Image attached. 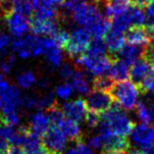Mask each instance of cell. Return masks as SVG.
I'll return each instance as SVG.
<instances>
[{
    "mask_svg": "<svg viewBox=\"0 0 154 154\" xmlns=\"http://www.w3.org/2000/svg\"><path fill=\"white\" fill-rule=\"evenodd\" d=\"M125 40L128 44L134 45H146L149 43L150 36L144 26H133L126 31Z\"/></svg>",
    "mask_w": 154,
    "mask_h": 154,
    "instance_id": "cell-13",
    "label": "cell"
},
{
    "mask_svg": "<svg viewBox=\"0 0 154 154\" xmlns=\"http://www.w3.org/2000/svg\"><path fill=\"white\" fill-rule=\"evenodd\" d=\"M43 1H44V4H45L46 6L57 9L58 7L63 6L65 0H43Z\"/></svg>",
    "mask_w": 154,
    "mask_h": 154,
    "instance_id": "cell-43",
    "label": "cell"
},
{
    "mask_svg": "<svg viewBox=\"0 0 154 154\" xmlns=\"http://www.w3.org/2000/svg\"><path fill=\"white\" fill-rule=\"evenodd\" d=\"M18 85L23 88H29L35 85V77L31 71H25V72L18 75L17 77Z\"/></svg>",
    "mask_w": 154,
    "mask_h": 154,
    "instance_id": "cell-32",
    "label": "cell"
},
{
    "mask_svg": "<svg viewBox=\"0 0 154 154\" xmlns=\"http://www.w3.org/2000/svg\"><path fill=\"white\" fill-rule=\"evenodd\" d=\"M2 102L1 112L3 113H11L17 111V107L21 105L22 95L19 88L15 85H9L5 92L0 96Z\"/></svg>",
    "mask_w": 154,
    "mask_h": 154,
    "instance_id": "cell-10",
    "label": "cell"
},
{
    "mask_svg": "<svg viewBox=\"0 0 154 154\" xmlns=\"http://www.w3.org/2000/svg\"><path fill=\"white\" fill-rule=\"evenodd\" d=\"M138 93V88L131 82L128 81L114 84L109 91L112 99L126 110H133L136 108Z\"/></svg>",
    "mask_w": 154,
    "mask_h": 154,
    "instance_id": "cell-2",
    "label": "cell"
},
{
    "mask_svg": "<svg viewBox=\"0 0 154 154\" xmlns=\"http://www.w3.org/2000/svg\"><path fill=\"white\" fill-rule=\"evenodd\" d=\"M145 9L148 17H154V0H151V2L149 3Z\"/></svg>",
    "mask_w": 154,
    "mask_h": 154,
    "instance_id": "cell-48",
    "label": "cell"
},
{
    "mask_svg": "<svg viewBox=\"0 0 154 154\" xmlns=\"http://www.w3.org/2000/svg\"><path fill=\"white\" fill-rule=\"evenodd\" d=\"M59 128L62 130L66 137L71 141L76 142V144L84 142V136H82L81 127L79 126L77 122H74L69 119H65L61 125L59 126Z\"/></svg>",
    "mask_w": 154,
    "mask_h": 154,
    "instance_id": "cell-20",
    "label": "cell"
},
{
    "mask_svg": "<svg viewBox=\"0 0 154 154\" xmlns=\"http://www.w3.org/2000/svg\"><path fill=\"white\" fill-rule=\"evenodd\" d=\"M106 44L102 38H92L84 53L88 56H101L106 52Z\"/></svg>",
    "mask_w": 154,
    "mask_h": 154,
    "instance_id": "cell-24",
    "label": "cell"
},
{
    "mask_svg": "<svg viewBox=\"0 0 154 154\" xmlns=\"http://www.w3.org/2000/svg\"><path fill=\"white\" fill-rule=\"evenodd\" d=\"M3 17L5 19L11 35L18 38H20L31 29V22H29V18L22 16L18 13L11 11V12L5 14Z\"/></svg>",
    "mask_w": 154,
    "mask_h": 154,
    "instance_id": "cell-9",
    "label": "cell"
},
{
    "mask_svg": "<svg viewBox=\"0 0 154 154\" xmlns=\"http://www.w3.org/2000/svg\"><path fill=\"white\" fill-rule=\"evenodd\" d=\"M128 154H140V153H138V150L134 149V150H131V151L128 152Z\"/></svg>",
    "mask_w": 154,
    "mask_h": 154,
    "instance_id": "cell-52",
    "label": "cell"
},
{
    "mask_svg": "<svg viewBox=\"0 0 154 154\" xmlns=\"http://www.w3.org/2000/svg\"><path fill=\"white\" fill-rule=\"evenodd\" d=\"M66 154H93V153L89 146L85 144L84 142H81V143H77L75 147L69 149Z\"/></svg>",
    "mask_w": 154,
    "mask_h": 154,
    "instance_id": "cell-38",
    "label": "cell"
},
{
    "mask_svg": "<svg viewBox=\"0 0 154 154\" xmlns=\"http://www.w3.org/2000/svg\"><path fill=\"white\" fill-rule=\"evenodd\" d=\"M113 81L111 80L108 76H96L92 80V88L93 91H110L111 88L113 86Z\"/></svg>",
    "mask_w": 154,
    "mask_h": 154,
    "instance_id": "cell-27",
    "label": "cell"
},
{
    "mask_svg": "<svg viewBox=\"0 0 154 154\" xmlns=\"http://www.w3.org/2000/svg\"><path fill=\"white\" fill-rule=\"evenodd\" d=\"M8 84L4 78V75H3L1 72H0V96H1L3 93L5 92V91L8 88Z\"/></svg>",
    "mask_w": 154,
    "mask_h": 154,
    "instance_id": "cell-45",
    "label": "cell"
},
{
    "mask_svg": "<svg viewBox=\"0 0 154 154\" xmlns=\"http://www.w3.org/2000/svg\"><path fill=\"white\" fill-rule=\"evenodd\" d=\"M103 144L102 138L99 136H92L88 138V146L93 149H99Z\"/></svg>",
    "mask_w": 154,
    "mask_h": 154,
    "instance_id": "cell-40",
    "label": "cell"
},
{
    "mask_svg": "<svg viewBox=\"0 0 154 154\" xmlns=\"http://www.w3.org/2000/svg\"><path fill=\"white\" fill-rule=\"evenodd\" d=\"M143 58L146 61H148L150 64H154V45H151L146 48Z\"/></svg>",
    "mask_w": 154,
    "mask_h": 154,
    "instance_id": "cell-42",
    "label": "cell"
},
{
    "mask_svg": "<svg viewBox=\"0 0 154 154\" xmlns=\"http://www.w3.org/2000/svg\"><path fill=\"white\" fill-rule=\"evenodd\" d=\"M101 15L98 5L95 3L85 2L80 4L72 12L73 20L75 23L82 26V27H88L93 21Z\"/></svg>",
    "mask_w": 154,
    "mask_h": 154,
    "instance_id": "cell-7",
    "label": "cell"
},
{
    "mask_svg": "<svg viewBox=\"0 0 154 154\" xmlns=\"http://www.w3.org/2000/svg\"><path fill=\"white\" fill-rule=\"evenodd\" d=\"M41 143L48 154H62L67 146V137L59 127L50 125L41 137Z\"/></svg>",
    "mask_w": 154,
    "mask_h": 154,
    "instance_id": "cell-4",
    "label": "cell"
},
{
    "mask_svg": "<svg viewBox=\"0 0 154 154\" xmlns=\"http://www.w3.org/2000/svg\"><path fill=\"white\" fill-rule=\"evenodd\" d=\"M51 38L53 39V41L56 43V45L59 46L60 48H64L67 42L69 41L70 38V33L69 32H67L64 29H57L56 31L50 35Z\"/></svg>",
    "mask_w": 154,
    "mask_h": 154,
    "instance_id": "cell-31",
    "label": "cell"
},
{
    "mask_svg": "<svg viewBox=\"0 0 154 154\" xmlns=\"http://www.w3.org/2000/svg\"><path fill=\"white\" fill-rule=\"evenodd\" d=\"M10 142L0 137V154H7L10 147Z\"/></svg>",
    "mask_w": 154,
    "mask_h": 154,
    "instance_id": "cell-44",
    "label": "cell"
},
{
    "mask_svg": "<svg viewBox=\"0 0 154 154\" xmlns=\"http://www.w3.org/2000/svg\"><path fill=\"white\" fill-rule=\"evenodd\" d=\"M85 29L88 32L89 35L92 38H102L110 31L111 23L109 21V19H107L101 14L95 21H93L88 27H86Z\"/></svg>",
    "mask_w": 154,
    "mask_h": 154,
    "instance_id": "cell-19",
    "label": "cell"
},
{
    "mask_svg": "<svg viewBox=\"0 0 154 154\" xmlns=\"http://www.w3.org/2000/svg\"><path fill=\"white\" fill-rule=\"evenodd\" d=\"M59 75H60V77H61V79H63V80H65V81H68L70 79H72L74 75L72 66H71L69 63L63 64L62 67L60 68Z\"/></svg>",
    "mask_w": 154,
    "mask_h": 154,
    "instance_id": "cell-39",
    "label": "cell"
},
{
    "mask_svg": "<svg viewBox=\"0 0 154 154\" xmlns=\"http://www.w3.org/2000/svg\"><path fill=\"white\" fill-rule=\"evenodd\" d=\"M153 129L150 125H137L131 133V141L137 146H143L151 144L153 137Z\"/></svg>",
    "mask_w": 154,
    "mask_h": 154,
    "instance_id": "cell-14",
    "label": "cell"
},
{
    "mask_svg": "<svg viewBox=\"0 0 154 154\" xmlns=\"http://www.w3.org/2000/svg\"><path fill=\"white\" fill-rule=\"evenodd\" d=\"M100 122L106 125L112 134H117V136L127 137L131 133V131L136 126L131 120L128 118L123 108L115 101L107 111L100 114Z\"/></svg>",
    "mask_w": 154,
    "mask_h": 154,
    "instance_id": "cell-1",
    "label": "cell"
},
{
    "mask_svg": "<svg viewBox=\"0 0 154 154\" xmlns=\"http://www.w3.org/2000/svg\"><path fill=\"white\" fill-rule=\"evenodd\" d=\"M46 112H47L48 118H49L50 125L52 126L59 127L63 123L64 120H65V115H64L62 109L60 107V105L58 104V102L54 104L53 106L50 107L49 109H47Z\"/></svg>",
    "mask_w": 154,
    "mask_h": 154,
    "instance_id": "cell-25",
    "label": "cell"
},
{
    "mask_svg": "<svg viewBox=\"0 0 154 154\" xmlns=\"http://www.w3.org/2000/svg\"><path fill=\"white\" fill-rule=\"evenodd\" d=\"M151 143L154 145V131H153V137H152V142H151Z\"/></svg>",
    "mask_w": 154,
    "mask_h": 154,
    "instance_id": "cell-54",
    "label": "cell"
},
{
    "mask_svg": "<svg viewBox=\"0 0 154 154\" xmlns=\"http://www.w3.org/2000/svg\"><path fill=\"white\" fill-rule=\"evenodd\" d=\"M44 54H45L46 61L51 68H56V67L60 66L62 61V53L60 47H58L57 45L52 46L49 49L44 51Z\"/></svg>",
    "mask_w": 154,
    "mask_h": 154,
    "instance_id": "cell-28",
    "label": "cell"
},
{
    "mask_svg": "<svg viewBox=\"0 0 154 154\" xmlns=\"http://www.w3.org/2000/svg\"><path fill=\"white\" fill-rule=\"evenodd\" d=\"M108 77L113 82H124L127 81L129 77L128 65L121 59H115L109 69Z\"/></svg>",
    "mask_w": 154,
    "mask_h": 154,
    "instance_id": "cell-22",
    "label": "cell"
},
{
    "mask_svg": "<svg viewBox=\"0 0 154 154\" xmlns=\"http://www.w3.org/2000/svg\"><path fill=\"white\" fill-rule=\"evenodd\" d=\"M91 35L85 28L75 29L70 35L69 41L64 47L67 55L71 58H76L82 55L88 47Z\"/></svg>",
    "mask_w": 154,
    "mask_h": 154,
    "instance_id": "cell-5",
    "label": "cell"
},
{
    "mask_svg": "<svg viewBox=\"0 0 154 154\" xmlns=\"http://www.w3.org/2000/svg\"><path fill=\"white\" fill-rule=\"evenodd\" d=\"M150 63L146 61L144 58L138 60L137 62L131 66V70L129 71V77L131 82L138 88L144 81L150 70Z\"/></svg>",
    "mask_w": 154,
    "mask_h": 154,
    "instance_id": "cell-16",
    "label": "cell"
},
{
    "mask_svg": "<svg viewBox=\"0 0 154 154\" xmlns=\"http://www.w3.org/2000/svg\"><path fill=\"white\" fill-rule=\"evenodd\" d=\"M85 103L86 109L96 112L98 114H102L112 106L114 100L107 92L93 91L88 94L86 98L85 99Z\"/></svg>",
    "mask_w": 154,
    "mask_h": 154,
    "instance_id": "cell-8",
    "label": "cell"
},
{
    "mask_svg": "<svg viewBox=\"0 0 154 154\" xmlns=\"http://www.w3.org/2000/svg\"><path fill=\"white\" fill-rule=\"evenodd\" d=\"M85 123L88 127L89 128H95L99 125V123L101 121V117H100V114L96 113V112H93L88 110V112H85Z\"/></svg>",
    "mask_w": 154,
    "mask_h": 154,
    "instance_id": "cell-35",
    "label": "cell"
},
{
    "mask_svg": "<svg viewBox=\"0 0 154 154\" xmlns=\"http://www.w3.org/2000/svg\"><path fill=\"white\" fill-rule=\"evenodd\" d=\"M71 85H72L73 88L76 89L81 94H88L89 91H91L88 80H86V76L81 70H77L74 73Z\"/></svg>",
    "mask_w": 154,
    "mask_h": 154,
    "instance_id": "cell-23",
    "label": "cell"
},
{
    "mask_svg": "<svg viewBox=\"0 0 154 154\" xmlns=\"http://www.w3.org/2000/svg\"><path fill=\"white\" fill-rule=\"evenodd\" d=\"M39 97L36 95H29L24 96L22 98L21 105L26 109H38Z\"/></svg>",
    "mask_w": 154,
    "mask_h": 154,
    "instance_id": "cell-36",
    "label": "cell"
},
{
    "mask_svg": "<svg viewBox=\"0 0 154 154\" xmlns=\"http://www.w3.org/2000/svg\"><path fill=\"white\" fill-rule=\"evenodd\" d=\"M74 91V88L71 84H63L57 86L56 88V94H57L60 98L62 99H68L69 97L72 95Z\"/></svg>",
    "mask_w": 154,
    "mask_h": 154,
    "instance_id": "cell-34",
    "label": "cell"
},
{
    "mask_svg": "<svg viewBox=\"0 0 154 154\" xmlns=\"http://www.w3.org/2000/svg\"><path fill=\"white\" fill-rule=\"evenodd\" d=\"M149 113H150V116H151V119L154 120V101L151 103L150 105V108H149Z\"/></svg>",
    "mask_w": 154,
    "mask_h": 154,
    "instance_id": "cell-50",
    "label": "cell"
},
{
    "mask_svg": "<svg viewBox=\"0 0 154 154\" xmlns=\"http://www.w3.org/2000/svg\"><path fill=\"white\" fill-rule=\"evenodd\" d=\"M130 26L131 25L129 20V17L127 15V11L123 14L119 15V16H116L115 18H113L111 22V29L122 33L123 32H126L128 29H130Z\"/></svg>",
    "mask_w": 154,
    "mask_h": 154,
    "instance_id": "cell-26",
    "label": "cell"
},
{
    "mask_svg": "<svg viewBox=\"0 0 154 154\" xmlns=\"http://www.w3.org/2000/svg\"><path fill=\"white\" fill-rule=\"evenodd\" d=\"M138 91L140 93H150L154 91V64L150 67L147 76L138 88Z\"/></svg>",
    "mask_w": 154,
    "mask_h": 154,
    "instance_id": "cell-30",
    "label": "cell"
},
{
    "mask_svg": "<svg viewBox=\"0 0 154 154\" xmlns=\"http://www.w3.org/2000/svg\"><path fill=\"white\" fill-rule=\"evenodd\" d=\"M48 84H49V80H48L47 78H42L38 81V84L37 85H38L39 88H44V86H46Z\"/></svg>",
    "mask_w": 154,
    "mask_h": 154,
    "instance_id": "cell-49",
    "label": "cell"
},
{
    "mask_svg": "<svg viewBox=\"0 0 154 154\" xmlns=\"http://www.w3.org/2000/svg\"><path fill=\"white\" fill-rule=\"evenodd\" d=\"M117 57L114 55L88 56L82 53L77 58V64L80 65L86 76H102L107 73L112 63Z\"/></svg>",
    "mask_w": 154,
    "mask_h": 154,
    "instance_id": "cell-3",
    "label": "cell"
},
{
    "mask_svg": "<svg viewBox=\"0 0 154 154\" xmlns=\"http://www.w3.org/2000/svg\"><path fill=\"white\" fill-rule=\"evenodd\" d=\"M127 15L129 17L131 27L133 26H142L145 23L146 17L142 9L136 8V7H130L127 10Z\"/></svg>",
    "mask_w": 154,
    "mask_h": 154,
    "instance_id": "cell-29",
    "label": "cell"
},
{
    "mask_svg": "<svg viewBox=\"0 0 154 154\" xmlns=\"http://www.w3.org/2000/svg\"><path fill=\"white\" fill-rule=\"evenodd\" d=\"M28 126L32 133L41 137L46 133L48 128L50 127V121L47 115L42 113V112H36V113H33L29 116Z\"/></svg>",
    "mask_w": 154,
    "mask_h": 154,
    "instance_id": "cell-18",
    "label": "cell"
},
{
    "mask_svg": "<svg viewBox=\"0 0 154 154\" xmlns=\"http://www.w3.org/2000/svg\"><path fill=\"white\" fill-rule=\"evenodd\" d=\"M138 153L140 154H154V145L153 144H149L141 147L140 150H138Z\"/></svg>",
    "mask_w": 154,
    "mask_h": 154,
    "instance_id": "cell-47",
    "label": "cell"
},
{
    "mask_svg": "<svg viewBox=\"0 0 154 154\" xmlns=\"http://www.w3.org/2000/svg\"><path fill=\"white\" fill-rule=\"evenodd\" d=\"M103 150L115 152H128L131 148V142L127 137L111 134L102 140Z\"/></svg>",
    "mask_w": 154,
    "mask_h": 154,
    "instance_id": "cell-15",
    "label": "cell"
},
{
    "mask_svg": "<svg viewBox=\"0 0 154 154\" xmlns=\"http://www.w3.org/2000/svg\"><path fill=\"white\" fill-rule=\"evenodd\" d=\"M9 44V36L5 33H0V52L4 53Z\"/></svg>",
    "mask_w": 154,
    "mask_h": 154,
    "instance_id": "cell-41",
    "label": "cell"
},
{
    "mask_svg": "<svg viewBox=\"0 0 154 154\" xmlns=\"http://www.w3.org/2000/svg\"><path fill=\"white\" fill-rule=\"evenodd\" d=\"M104 42L106 44V47L108 48L110 55H114L116 53H119L120 50L124 47L125 44V37H124L122 32H116L114 29H110L106 35H105Z\"/></svg>",
    "mask_w": 154,
    "mask_h": 154,
    "instance_id": "cell-21",
    "label": "cell"
},
{
    "mask_svg": "<svg viewBox=\"0 0 154 154\" xmlns=\"http://www.w3.org/2000/svg\"><path fill=\"white\" fill-rule=\"evenodd\" d=\"M60 21L57 20H41L32 18L31 31L35 35H51L58 29Z\"/></svg>",
    "mask_w": 154,
    "mask_h": 154,
    "instance_id": "cell-17",
    "label": "cell"
},
{
    "mask_svg": "<svg viewBox=\"0 0 154 154\" xmlns=\"http://www.w3.org/2000/svg\"><path fill=\"white\" fill-rule=\"evenodd\" d=\"M101 154H124L123 152H115V151H105V150H103L102 152H101Z\"/></svg>",
    "mask_w": 154,
    "mask_h": 154,
    "instance_id": "cell-51",
    "label": "cell"
},
{
    "mask_svg": "<svg viewBox=\"0 0 154 154\" xmlns=\"http://www.w3.org/2000/svg\"><path fill=\"white\" fill-rule=\"evenodd\" d=\"M61 109L65 117H67L69 120H72L74 122L79 123L85 118L86 106L84 99L78 98L64 103Z\"/></svg>",
    "mask_w": 154,
    "mask_h": 154,
    "instance_id": "cell-11",
    "label": "cell"
},
{
    "mask_svg": "<svg viewBox=\"0 0 154 154\" xmlns=\"http://www.w3.org/2000/svg\"><path fill=\"white\" fill-rule=\"evenodd\" d=\"M7 154H25V150L22 147H19V146L10 145Z\"/></svg>",
    "mask_w": 154,
    "mask_h": 154,
    "instance_id": "cell-46",
    "label": "cell"
},
{
    "mask_svg": "<svg viewBox=\"0 0 154 154\" xmlns=\"http://www.w3.org/2000/svg\"><path fill=\"white\" fill-rule=\"evenodd\" d=\"M146 48H147L146 45L128 44V45H124V47L120 50L119 56L128 66H131L138 60L144 57Z\"/></svg>",
    "mask_w": 154,
    "mask_h": 154,
    "instance_id": "cell-12",
    "label": "cell"
},
{
    "mask_svg": "<svg viewBox=\"0 0 154 154\" xmlns=\"http://www.w3.org/2000/svg\"><path fill=\"white\" fill-rule=\"evenodd\" d=\"M150 42H151V45H154V32L150 35Z\"/></svg>",
    "mask_w": 154,
    "mask_h": 154,
    "instance_id": "cell-53",
    "label": "cell"
},
{
    "mask_svg": "<svg viewBox=\"0 0 154 154\" xmlns=\"http://www.w3.org/2000/svg\"><path fill=\"white\" fill-rule=\"evenodd\" d=\"M15 62V55L14 54H9L5 60H3L0 64V72H2V74H9L10 71L12 70Z\"/></svg>",
    "mask_w": 154,
    "mask_h": 154,
    "instance_id": "cell-37",
    "label": "cell"
},
{
    "mask_svg": "<svg viewBox=\"0 0 154 154\" xmlns=\"http://www.w3.org/2000/svg\"><path fill=\"white\" fill-rule=\"evenodd\" d=\"M13 51L17 52L21 58L38 56L43 53L41 39L35 35H27L25 38H17L12 42Z\"/></svg>",
    "mask_w": 154,
    "mask_h": 154,
    "instance_id": "cell-6",
    "label": "cell"
},
{
    "mask_svg": "<svg viewBox=\"0 0 154 154\" xmlns=\"http://www.w3.org/2000/svg\"><path fill=\"white\" fill-rule=\"evenodd\" d=\"M1 109H2V102H1V99H0V112H1Z\"/></svg>",
    "mask_w": 154,
    "mask_h": 154,
    "instance_id": "cell-55",
    "label": "cell"
},
{
    "mask_svg": "<svg viewBox=\"0 0 154 154\" xmlns=\"http://www.w3.org/2000/svg\"><path fill=\"white\" fill-rule=\"evenodd\" d=\"M136 110H137V118L140 119L144 125H149V124L151 123L152 119H151V116H150V113H149V109H147L146 105L142 102V101H140V102L137 103Z\"/></svg>",
    "mask_w": 154,
    "mask_h": 154,
    "instance_id": "cell-33",
    "label": "cell"
}]
</instances>
